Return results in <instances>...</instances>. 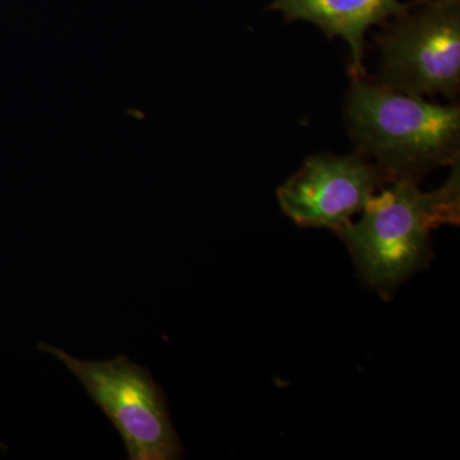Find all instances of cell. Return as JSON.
<instances>
[{"instance_id": "cell-5", "label": "cell", "mask_w": 460, "mask_h": 460, "mask_svg": "<svg viewBox=\"0 0 460 460\" xmlns=\"http://www.w3.org/2000/svg\"><path fill=\"white\" fill-rule=\"evenodd\" d=\"M392 175L358 151L317 154L278 189L283 213L304 228L337 230L362 213Z\"/></svg>"}, {"instance_id": "cell-2", "label": "cell", "mask_w": 460, "mask_h": 460, "mask_svg": "<svg viewBox=\"0 0 460 460\" xmlns=\"http://www.w3.org/2000/svg\"><path fill=\"white\" fill-rule=\"evenodd\" d=\"M344 120L356 151L393 180L420 181L434 169L459 160L458 105L396 93L366 75L350 84Z\"/></svg>"}, {"instance_id": "cell-4", "label": "cell", "mask_w": 460, "mask_h": 460, "mask_svg": "<svg viewBox=\"0 0 460 460\" xmlns=\"http://www.w3.org/2000/svg\"><path fill=\"white\" fill-rule=\"evenodd\" d=\"M57 357L83 384L122 436L129 460H175L183 456L180 436L172 428L164 390L147 368L124 354L109 361H80L59 348L39 344Z\"/></svg>"}, {"instance_id": "cell-6", "label": "cell", "mask_w": 460, "mask_h": 460, "mask_svg": "<svg viewBox=\"0 0 460 460\" xmlns=\"http://www.w3.org/2000/svg\"><path fill=\"white\" fill-rule=\"evenodd\" d=\"M407 3L399 0H274L271 11L288 22L305 21L319 27L329 39L341 38L350 49L349 75L366 77V33L401 13Z\"/></svg>"}, {"instance_id": "cell-3", "label": "cell", "mask_w": 460, "mask_h": 460, "mask_svg": "<svg viewBox=\"0 0 460 460\" xmlns=\"http://www.w3.org/2000/svg\"><path fill=\"white\" fill-rule=\"evenodd\" d=\"M374 83L419 98L460 90V0H414L380 26Z\"/></svg>"}, {"instance_id": "cell-1", "label": "cell", "mask_w": 460, "mask_h": 460, "mask_svg": "<svg viewBox=\"0 0 460 460\" xmlns=\"http://www.w3.org/2000/svg\"><path fill=\"white\" fill-rule=\"evenodd\" d=\"M459 160L443 186L425 192L398 178L378 190L357 220L335 230L359 279L383 298L431 262L432 232L456 226L460 215Z\"/></svg>"}]
</instances>
